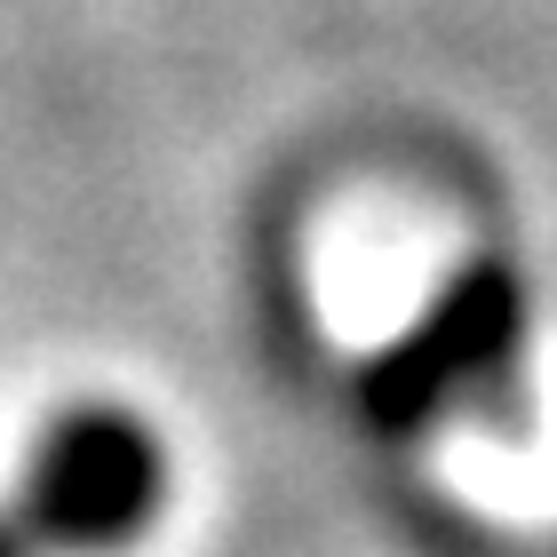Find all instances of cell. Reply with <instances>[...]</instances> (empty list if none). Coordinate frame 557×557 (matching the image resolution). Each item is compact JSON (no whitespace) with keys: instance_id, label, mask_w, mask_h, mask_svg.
<instances>
[{"instance_id":"1","label":"cell","mask_w":557,"mask_h":557,"mask_svg":"<svg viewBox=\"0 0 557 557\" xmlns=\"http://www.w3.org/2000/svg\"><path fill=\"white\" fill-rule=\"evenodd\" d=\"M525 343H534V302L510 263L478 256L367 359L359 407L383 438H430L446 422L510 414L525 391Z\"/></svg>"},{"instance_id":"2","label":"cell","mask_w":557,"mask_h":557,"mask_svg":"<svg viewBox=\"0 0 557 557\" xmlns=\"http://www.w3.org/2000/svg\"><path fill=\"white\" fill-rule=\"evenodd\" d=\"M168 494V454L128 407H81L40 430L33 462H24L16 525L33 549H120L136 542Z\"/></svg>"},{"instance_id":"3","label":"cell","mask_w":557,"mask_h":557,"mask_svg":"<svg viewBox=\"0 0 557 557\" xmlns=\"http://www.w3.org/2000/svg\"><path fill=\"white\" fill-rule=\"evenodd\" d=\"M0 557H33V534L16 525V510H0Z\"/></svg>"}]
</instances>
